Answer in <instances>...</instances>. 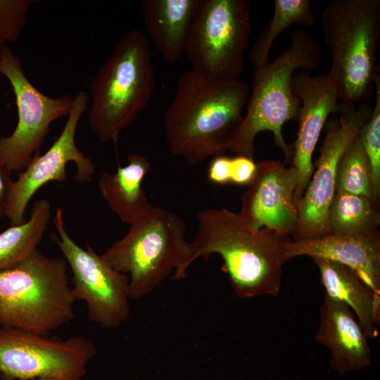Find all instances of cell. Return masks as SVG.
<instances>
[{"label":"cell","instance_id":"28","mask_svg":"<svg viewBox=\"0 0 380 380\" xmlns=\"http://www.w3.org/2000/svg\"><path fill=\"white\" fill-rule=\"evenodd\" d=\"M232 158L224 155L213 158L209 164L207 177L215 184L225 185L231 184Z\"/></svg>","mask_w":380,"mask_h":380},{"label":"cell","instance_id":"5","mask_svg":"<svg viewBox=\"0 0 380 380\" xmlns=\"http://www.w3.org/2000/svg\"><path fill=\"white\" fill-rule=\"evenodd\" d=\"M186 230L178 215L151 205L101 255L112 268L128 276L130 299L148 295L173 272L174 280L186 277L190 252Z\"/></svg>","mask_w":380,"mask_h":380},{"label":"cell","instance_id":"2","mask_svg":"<svg viewBox=\"0 0 380 380\" xmlns=\"http://www.w3.org/2000/svg\"><path fill=\"white\" fill-rule=\"evenodd\" d=\"M198 229L189 242V267L198 258L218 254L222 270L242 299L277 296L281 288L286 244L291 240L251 227L227 208H208L197 215Z\"/></svg>","mask_w":380,"mask_h":380},{"label":"cell","instance_id":"3","mask_svg":"<svg viewBox=\"0 0 380 380\" xmlns=\"http://www.w3.org/2000/svg\"><path fill=\"white\" fill-rule=\"evenodd\" d=\"M289 35V48L272 61L254 69L246 113L227 146L236 156L254 159L257 134L269 131L273 134L274 144L284 155V163H291L293 145L285 141L282 127L290 120H297L300 108V101L292 89V77L299 70L310 72L317 68L322 54L306 29H296Z\"/></svg>","mask_w":380,"mask_h":380},{"label":"cell","instance_id":"22","mask_svg":"<svg viewBox=\"0 0 380 380\" xmlns=\"http://www.w3.org/2000/svg\"><path fill=\"white\" fill-rule=\"evenodd\" d=\"M330 234L353 235L379 231V203L362 195L336 191L329 205Z\"/></svg>","mask_w":380,"mask_h":380},{"label":"cell","instance_id":"27","mask_svg":"<svg viewBox=\"0 0 380 380\" xmlns=\"http://www.w3.org/2000/svg\"><path fill=\"white\" fill-rule=\"evenodd\" d=\"M256 168L254 159L243 156L232 158L231 184L247 186L253 180Z\"/></svg>","mask_w":380,"mask_h":380},{"label":"cell","instance_id":"6","mask_svg":"<svg viewBox=\"0 0 380 380\" xmlns=\"http://www.w3.org/2000/svg\"><path fill=\"white\" fill-rule=\"evenodd\" d=\"M330 51L327 73L343 103L367 102L374 91L380 39L379 0H334L320 15Z\"/></svg>","mask_w":380,"mask_h":380},{"label":"cell","instance_id":"12","mask_svg":"<svg viewBox=\"0 0 380 380\" xmlns=\"http://www.w3.org/2000/svg\"><path fill=\"white\" fill-rule=\"evenodd\" d=\"M372 106L341 102L338 118L326 125V134L316 163V170L296 203L298 222L293 240L329 235L327 217L335 194L337 166L343 153L369 120Z\"/></svg>","mask_w":380,"mask_h":380},{"label":"cell","instance_id":"19","mask_svg":"<svg viewBox=\"0 0 380 380\" xmlns=\"http://www.w3.org/2000/svg\"><path fill=\"white\" fill-rule=\"evenodd\" d=\"M312 260L319 272L325 295L345 303L356 315L367 338H376L379 324L380 295L348 266L320 258Z\"/></svg>","mask_w":380,"mask_h":380},{"label":"cell","instance_id":"8","mask_svg":"<svg viewBox=\"0 0 380 380\" xmlns=\"http://www.w3.org/2000/svg\"><path fill=\"white\" fill-rule=\"evenodd\" d=\"M251 33L247 0H201L185 54L192 71L213 81L239 80Z\"/></svg>","mask_w":380,"mask_h":380},{"label":"cell","instance_id":"26","mask_svg":"<svg viewBox=\"0 0 380 380\" xmlns=\"http://www.w3.org/2000/svg\"><path fill=\"white\" fill-rule=\"evenodd\" d=\"M32 0H0V41L15 42L25 25Z\"/></svg>","mask_w":380,"mask_h":380},{"label":"cell","instance_id":"29","mask_svg":"<svg viewBox=\"0 0 380 380\" xmlns=\"http://www.w3.org/2000/svg\"><path fill=\"white\" fill-rule=\"evenodd\" d=\"M11 171L0 161V218L6 217L8 201L13 181Z\"/></svg>","mask_w":380,"mask_h":380},{"label":"cell","instance_id":"18","mask_svg":"<svg viewBox=\"0 0 380 380\" xmlns=\"http://www.w3.org/2000/svg\"><path fill=\"white\" fill-rule=\"evenodd\" d=\"M201 0H142L140 8L148 37L170 63L185 54Z\"/></svg>","mask_w":380,"mask_h":380},{"label":"cell","instance_id":"11","mask_svg":"<svg viewBox=\"0 0 380 380\" xmlns=\"http://www.w3.org/2000/svg\"><path fill=\"white\" fill-rule=\"evenodd\" d=\"M0 73L11 84L15 99L18 122L8 136L0 137V161L11 172L23 170L40 152L51 125L69 115L73 98L51 97L39 91L25 75L20 58L7 46Z\"/></svg>","mask_w":380,"mask_h":380},{"label":"cell","instance_id":"1","mask_svg":"<svg viewBox=\"0 0 380 380\" xmlns=\"http://www.w3.org/2000/svg\"><path fill=\"white\" fill-rule=\"evenodd\" d=\"M250 91L239 80L213 81L192 70L184 72L164 117L170 151L192 165L224 155Z\"/></svg>","mask_w":380,"mask_h":380},{"label":"cell","instance_id":"10","mask_svg":"<svg viewBox=\"0 0 380 380\" xmlns=\"http://www.w3.org/2000/svg\"><path fill=\"white\" fill-rule=\"evenodd\" d=\"M53 224L56 233L51 238L72 271L75 300L85 303L91 322L105 329L119 327L130 312L128 276L112 268L89 244L84 249L72 240L61 208L56 210Z\"/></svg>","mask_w":380,"mask_h":380},{"label":"cell","instance_id":"4","mask_svg":"<svg viewBox=\"0 0 380 380\" xmlns=\"http://www.w3.org/2000/svg\"><path fill=\"white\" fill-rule=\"evenodd\" d=\"M156 85L149 40L132 29L117 42L90 84L89 125L99 141H115L151 101Z\"/></svg>","mask_w":380,"mask_h":380},{"label":"cell","instance_id":"32","mask_svg":"<svg viewBox=\"0 0 380 380\" xmlns=\"http://www.w3.org/2000/svg\"><path fill=\"white\" fill-rule=\"evenodd\" d=\"M0 380H2V379L0 378Z\"/></svg>","mask_w":380,"mask_h":380},{"label":"cell","instance_id":"15","mask_svg":"<svg viewBox=\"0 0 380 380\" xmlns=\"http://www.w3.org/2000/svg\"><path fill=\"white\" fill-rule=\"evenodd\" d=\"M292 89L300 101L298 129L291 160L298 176L294 193L297 203L314 172L312 155L322 128L329 115L339 111L341 103L336 87L327 73L312 76L310 72L299 70L293 75Z\"/></svg>","mask_w":380,"mask_h":380},{"label":"cell","instance_id":"31","mask_svg":"<svg viewBox=\"0 0 380 380\" xmlns=\"http://www.w3.org/2000/svg\"><path fill=\"white\" fill-rule=\"evenodd\" d=\"M35 380H53L51 378H46V377H44V378H39V379H37Z\"/></svg>","mask_w":380,"mask_h":380},{"label":"cell","instance_id":"7","mask_svg":"<svg viewBox=\"0 0 380 380\" xmlns=\"http://www.w3.org/2000/svg\"><path fill=\"white\" fill-rule=\"evenodd\" d=\"M75 301L63 258L37 250L0 271V327L51 334L75 318Z\"/></svg>","mask_w":380,"mask_h":380},{"label":"cell","instance_id":"17","mask_svg":"<svg viewBox=\"0 0 380 380\" xmlns=\"http://www.w3.org/2000/svg\"><path fill=\"white\" fill-rule=\"evenodd\" d=\"M314 338L329 349V365L341 375L360 372L372 364L368 338L353 312L345 303L326 295Z\"/></svg>","mask_w":380,"mask_h":380},{"label":"cell","instance_id":"9","mask_svg":"<svg viewBox=\"0 0 380 380\" xmlns=\"http://www.w3.org/2000/svg\"><path fill=\"white\" fill-rule=\"evenodd\" d=\"M97 352L89 338H63L15 327H0L2 380H82Z\"/></svg>","mask_w":380,"mask_h":380},{"label":"cell","instance_id":"24","mask_svg":"<svg viewBox=\"0 0 380 380\" xmlns=\"http://www.w3.org/2000/svg\"><path fill=\"white\" fill-rule=\"evenodd\" d=\"M336 191L362 195L374 200L370 165L358 134L339 160L335 179Z\"/></svg>","mask_w":380,"mask_h":380},{"label":"cell","instance_id":"13","mask_svg":"<svg viewBox=\"0 0 380 380\" xmlns=\"http://www.w3.org/2000/svg\"><path fill=\"white\" fill-rule=\"evenodd\" d=\"M89 97L79 91L73 98L72 106L66 122L58 138L49 148L37 153L29 164L13 181L8 201L6 217L10 226L24 222L27 206L35 193L49 182H64L67 178L66 165L72 162L76 166L75 179L90 182L96 172L92 160L77 146L75 134L80 120L89 106Z\"/></svg>","mask_w":380,"mask_h":380},{"label":"cell","instance_id":"25","mask_svg":"<svg viewBox=\"0 0 380 380\" xmlns=\"http://www.w3.org/2000/svg\"><path fill=\"white\" fill-rule=\"evenodd\" d=\"M375 103L369 120L360 129L358 136L367 156L372 174L373 199L377 203L380 198V74L379 69L374 77Z\"/></svg>","mask_w":380,"mask_h":380},{"label":"cell","instance_id":"23","mask_svg":"<svg viewBox=\"0 0 380 380\" xmlns=\"http://www.w3.org/2000/svg\"><path fill=\"white\" fill-rule=\"evenodd\" d=\"M314 18L309 0H274L272 20L260 32L249 52L254 69L269 63L271 47L280 33L295 24L309 27L313 24Z\"/></svg>","mask_w":380,"mask_h":380},{"label":"cell","instance_id":"16","mask_svg":"<svg viewBox=\"0 0 380 380\" xmlns=\"http://www.w3.org/2000/svg\"><path fill=\"white\" fill-rule=\"evenodd\" d=\"M307 255L333 260L353 270L376 294L380 295V232L338 235L291 240L285 246L286 261Z\"/></svg>","mask_w":380,"mask_h":380},{"label":"cell","instance_id":"14","mask_svg":"<svg viewBox=\"0 0 380 380\" xmlns=\"http://www.w3.org/2000/svg\"><path fill=\"white\" fill-rule=\"evenodd\" d=\"M296 168L280 160H262L243 193L239 213L253 229H267L291 240L298 222L294 193L298 184Z\"/></svg>","mask_w":380,"mask_h":380},{"label":"cell","instance_id":"30","mask_svg":"<svg viewBox=\"0 0 380 380\" xmlns=\"http://www.w3.org/2000/svg\"><path fill=\"white\" fill-rule=\"evenodd\" d=\"M6 47H7L6 44H5L4 42L0 41V65H1V60H2V58H3L4 51H5Z\"/></svg>","mask_w":380,"mask_h":380},{"label":"cell","instance_id":"20","mask_svg":"<svg viewBox=\"0 0 380 380\" xmlns=\"http://www.w3.org/2000/svg\"><path fill=\"white\" fill-rule=\"evenodd\" d=\"M127 163L114 173L103 172L99 181V191L109 208L125 224L130 225L150 206L142 182L151 170L144 156L129 153Z\"/></svg>","mask_w":380,"mask_h":380},{"label":"cell","instance_id":"21","mask_svg":"<svg viewBox=\"0 0 380 380\" xmlns=\"http://www.w3.org/2000/svg\"><path fill=\"white\" fill-rule=\"evenodd\" d=\"M50 217V203L40 199L34 203L27 220L0 233V271L17 265L38 250Z\"/></svg>","mask_w":380,"mask_h":380}]
</instances>
